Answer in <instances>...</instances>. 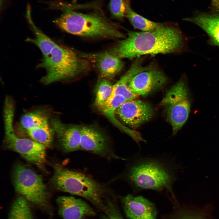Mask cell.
I'll return each instance as SVG.
<instances>
[{"instance_id": "1", "label": "cell", "mask_w": 219, "mask_h": 219, "mask_svg": "<svg viewBox=\"0 0 219 219\" xmlns=\"http://www.w3.org/2000/svg\"><path fill=\"white\" fill-rule=\"evenodd\" d=\"M177 167L173 157L168 155L144 156L137 154L129 159L119 178L130 186L134 193L144 190L164 192L176 201L173 185Z\"/></svg>"}, {"instance_id": "2", "label": "cell", "mask_w": 219, "mask_h": 219, "mask_svg": "<svg viewBox=\"0 0 219 219\" xmlns=\"http://www.w3.org/2000/svg\"><path fill=\"white\" fill-rule=\"evenodd\" d=\"M186 48V39L179 28L162 23L151 31H128L108 51L120 59H132L144 55L179 53Z\"/></svg>"}, {"instance_id": "3", "label": "cell", "mask_w": 219, "mask_h": 219, "mask_svg": "<svg viewBox=\"0 0 219 219\" xmlns=\"http://www.w3.org/2000/svg\"><path fill=\"white\" fill-rule=\"evenodd\" d=\"M63 5V12L54 22L66 32L87 37L115 39L126 37L119 26L109 19L97 5L94 4L92 10L88 12L77 11L73 5Z\"/></svg>"}, {"instance_id": "4", "label": "cell", "mask_w": 219, "mask_h": 219, "mask_svg": "<svg viewBox=\"0 0 219 219\" xmlns=\"http://www.w3.org/2000/svg\"><path fill=\"white\" fill-rule=\"evenodd\" d=\"M52 182L58 190L79 196L104 212L110 201L115 200L112 190L88 175L56 165Z\"/></svg>"}, {"instance_id": "5", "label": "cell", "mask_w": 219, "mask_h": 219, "mask_svg": "<svg viewBox=\"0 0 219 219\" xmlns=\"http://www.w3.org/2000/svg\"><path fill=\"white\" fill-rule=\"evenodd\" d=\"M39 67L44 68L46 75L40 79L45 85L73 78L89 71L90 62L70 48L57 44L50 55L43 58Z\"/></svg>"}, {"instance_id": "6", "label": "cell", "mask_w": 219, "mask_h": 219, "mask_svg": "<svg viewBox=\"0 0 219 219\" xmlns=\"http://www.w3.org/2000/svg\"><path fill=\"white\" fill-rule=\"evenodd\" d=\"M14 112L15 108L12 106H7L4 108L5 146L19 153L26 160L41 166L46 161V147L31 139L21 138L17 136L13 127Z\"/></svg>"}, {"instance_id": "7", "label": "cell", "mask_w": 219, "mask_h": 219, "mask_svg": "<svg viewBox=\"0 0 219 219\" xmlns=\"http://www.w3.org/2000/svg\"><path fill=\"white\" fill-rule=\"evenodd\" d=\"M188 97L185 81L182 79L168 90L161 102L166 119L172 127V135L176 134L188 118L190 106Z\"/></svg>"}, {"instance_id": "8", "label": "cell", "mask_w": 219, "mask_h": 219, "mask_svg": "<svg viewBox=\"0 0 219 219\" xmlns=\"http://www.w3.org/2000/svg\"><path fill=\"white\" fill-rule=\"evenodd\" d=\"M16 191L28 202L41 207L47 205L48 193L41 176L21 164L15 166L12 174Z\"/></svg>"}, {"instance_id": "9", "label": "cell", "mask_w": 219, "mask_h": 219, "mask_svg": "<svg viewBox=\"0 0 219 219\" xmlns=\"http://www.w3.org/2000/svg\"><path fill=\"white\" fill-rule=\"evenodd\" d=\"M80 150L109 160H126L116 154L106 136L92 127H81Z\"/></svg>"}, {"instance_id": "10", "label": "cell", "mask_w": 219, "mask_h": 219, "mask_svg": "<svg viewBox=\"0 0 219 219\" xmlns=\"http://www.w3.org/2000/svg\"><path fill=\"white\" fill-rule=\"evenodd\" d=\"M154 113L149 104L135 99L123 103L116 109L115 115L124 123L135 128L149 121Z\"/></svg>"}, {"instance_id": "11", "label": "cell", "mask_w": 219, "mask_h": 219, "mask_svg": "<svg viewBox=\"0 0 219 219\" xmlns=\"http://www.w3.org/2000/svg\"><path fill=\"white\" fill-rule=\"evenodd\" d=\"M167 81L162 72L152 68L132 77L128 81V87L138 96H145L163 87Z\"/></svg>"}, {"instance_id": "12", "label": "cell", "mask_w": 219, "mask_h": 219, "mask_svg": "<svg viewBox=\"0 0 219 219\" xmlns=\"http://www.w3.org/2000/svg\"><path fill=\"white\" fill-rule=\"evenodd\" d=\"M121 200L125 214L130 219H157L155 205L143 196L128 194Z\"/></svg>"}, {"instance_id": "13", "label": "cell", "mask_w": 219, "mask_h": 219, "mask_svg": "<svg viewBox=\"0 0 219 219\" xmlns=\"http://www.w3.org/2000/svg\"><path fill=\"white\" fill-rule=\"evenodd\" d=\"M50 121L63 151L70 152L80 150L81 127L64 124L55 118Z\"/></svg>"}, {"instance_id": "14", "label": "cell", "mask_w": 219, "mask_h": 219, "mask_svg": "<svg viewBox=\"0 0 219 219\" xmlns=\"http://www.w3.org/2000/svg\"><path fill=\"white\" fill-rule=\"evenodd\" d=\"M56 201L58 214L64 219H82L96 214L95 211L87 203L74 196L58 197Z\"/></svg>"}, {"instance_id": "15", "label": "cell", "mask_w": 219, "mask_h": 219, "mask_svg": "<svg viewBox=\"0 0 219 219\" xmlns=\"http://www.w3.org/2000/svg\"><path fill=\"white\" fill-rule=\"evenodd\" d=\"M83 54L84 56L81 57L94 63L103 78L108 79L114 77L123 66L121 59L108 51Z\"/></svg>"}, {"instance_id": "16", "label": "cell", "mask_w": 219, "mask_h": 219, "mask_svg": "<svg viewBox=\"0 0 219 219\" xmlns=\"http://www.w3.org/2000/svg\"><path fill=\"white\" fill-rule=\"evenodd\" d=\"M183 20L199 26L208 35L209 43L219 47V14L202 13Z\"/></svg>"}, {"instance_id": "17", "label": "cell", "mask_w": 219, "mask_h": 219, "mask_svg": "<svg viewBox=\"0 0 219 219\" xmlns=\"http://www.w3.org/2000/svg\"><path fill=\"white\" fill-rule=\"evenodd\" d=\"M141 62V59L139 58L136 60L125 74L113 85L112 96L121 95L127 100L136 99L138 96L129 89L128 87V82L129 79L134 75L152 68L151 66L143 67Z\"/></svg>"}, {"instance_id": "18", "label": "cell", "mask_w": 219, "mask_h": 219, "mask_svg": "<svg viewBox=\"0 0 219 219\" xmlns=\"http://www.w3.org/2000/svg\"><path fill=\"white\" fill-rule=\"evenodd\" d=\"M126 6L125 17L133 27L142 32L153 30L159 27L162 23L155 22L138 14L131 8L130 0H124Z\"/></svg>"}, {"instance_id": "19", "label": "cell", "mask_w": 219, "mask_h": 219, "mask_svg": "<svg viewBox=\"0 0 219 219\" xmlns=\"http://www.w3.org/2000/svg\"><path fill=\"white\" fill-rule=\"evenodd\" d=\"M29 9L27 11V17L30 24L33 27L35 35L34 38H28L27 41L31 42L37 46L41 51L43 58L48 57L51 51L57 44L38 29L32 21Z\"/></svg>"}, {"instance_id": "20", "label": "cell", "mask_w": 219, "mask_h": 219, "mask_svg": "<svg viewBox=\"0 0 219 219\" xmlns=\"http://www.w3.org/2000/svg\"><path fill=\"white\" fill-rule=\"evenodd\" d=\"M127 101V100L122 96H112L105 104L99 108L112 122L127 134L130 131V129L122 125L115 117L116 109Z\"/></svg>"}, {"instance_id": "21", "label": "cell", "mask_w": 219, "mask_h": 219, "mask_svg": "<svg viewBox=\"0 0 219 219\" xmlns=\"http://www.w3.org/2000/svg\"><path fill=\"white\" fill-rule=\"evenodd\" d=\"M49 117L46 112L36 110L26 113L20 121L22 128L26 131L49 124Z\"/></svg>"}, {"instance_id": "22", "label": "cell", "mask_w": 219, "mask_h": 219, "mask_svg": "<svg viewBox=\"0 0 219 219\" xmlns=\"http://www.w3.org/2000/svg\"><path fill=\"white\" fill-rule=\"evenodd\" d=\"M26 132L31 139L46 147L51 145L54 134L50 123L28 130Z\"/></svg>"}, {"instance_id": "23", "label": "cell", "mask_w": 219, "mask_h": 219, "mask_svg": "<svg viewBox=\"0 0 219 219\" xmlns=\"http://www.w3.org/2000/svg\"><path fill=\"white\" fill-rule=\"evenodd\" d=\"M8 219H33L28 201L22 196L17 197L11 207Z\"/></svg>"}, {"instance_id": "24", "label": "cell", "mask_w": 219, "mask_h": 219, "mask_svg": "<svg viewBox=\"0 0 219 219\" xmlns=\"http://www.w3.org/2000/svg\"><path fill=\"white\" fill-rule=\"evenodd\" d=\"M113 85L107 79L102 78L99 80L97 85L95 106L99 108L111 97L113 93Z\"/></svg>"}, {"instance_id": "25", "label": "cell", "mask_w": 219, "mask_h": 219, "mask_svg": "<svg viewBox=\"0 0 219 219\" xmlns=\"http://www.w3.org/2000/svg\"><path fill=\"white\" fill-rule=\"evenodd\" d=\"M109 7L112 17L121 21L123 20L126 15L124 0H110Z\"/></svg>"}, {"instance_id": "26", "label": "cell", "mask_w": 219, "mask_h": 219, "mask_svg": "<svg viewBox=\"0 0 219 219\" xmlns=\"http://www.w3.org/2000/svg\"><path fill=\"white\" fill-rule=\"evenodd\" d=\"M102 219H124L117 207L115 200L108 203Z\"/></svg>"}, {"instance_id": "27", "label": "cell", "mask_w": 219, "mask_h": 219, "mask_svg": "<svg viewBox=\"0 0 219 219\" xmlns=\"http://www.w3.org/2000/svg\"><path fill=\"white\" fill-rule=\"evenodd\" d=\"M164 219H205L199 214H193L185 210H179L165 217Z\"/></svg>"}, {"instance_id": "28", "label": "cell", "mask_w": 219, "mask_h": 219, "mask_svg": "<svg viewBox=\"0 0 219 219\" xmlns=\"http://www.w3.org/2000/svg\"><path fill=\"white\" fill-rule=\"evenodd\" d=\"M212 4L216 10L219 12V0H211Z\"/></svg>"}, {"instance_id": "29", "label": "cell", "mask_w": 219, "mask_h": 219, "mask_svg": "<svg viewBox=\"0 0 219 219\" xmlns=\"http://www.w3.org/2000/svg\"><path fill=\"white\" fill-rule=\"evenodd\" d=\"M77 1V0H72V2L73 3L75 4L76 2Z\"/></svg>"}]
</instances>
